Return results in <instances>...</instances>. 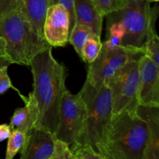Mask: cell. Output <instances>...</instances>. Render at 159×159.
Wrapping results in <instances>:
<instances>
[{"instance_id":"13","label":"cell","mask_w":159,"mask_h":159,"mask_svg":"<svg viewBox=\"0 0 159 159\" xmlns=\"http://www.w3.org/2000/svg\"><path fill=\"white\" fill-rule=\"evenodd\" d=\"M103 17L92 0H75V24L84 25L100 37Z\"/></svg>"},{"instance_id":"28","label":"cell","mask_w":159,"mask_h":159,"mask_svg":"<svg viewBox=\"0 0 159 159\" xmlns=\"http://www.w3.org/2000/svg\"><path fill=\"white\" fill-rule=\"evenodd\" d=\"M12 61H11L6 55L0 56V68L6 66L9 67V65H12Z\"/></svg>"},{"instance_id":"6","label":"cell","mask_w":159,"mask_h":159,"mask_svg":"<svg viewBox=\"0 0 159 159\" xmlns=\"http://www.w3.org/2000/svg\"><path fill=\"white\" fill-rule=\"evenodd\" d=\"M141 52H134L128 61L113 75L108 83L111 93L112 114L123 111H137Z\"/></svg>"},{"instance_id":"10","label":"cell","mask_w":159,"mask_h":159,"mask_svg":"<svg viewBox=\"0 0 159 159\" xmlns=\"http://www.w3.org/2000/svg\"><path fill=\"white\" fill-rule=\"evenodd\" d=\"M70 16L59 3L51 5L43 23V37L52 48L65 47L68 43L70 34Z\"/></svg>"},{"instance_id":"30","label":"cell","mask_w":159,"mask_h":159,"mask_svg":"<svg viewBox=\"0 0 159 159\" xmlns=\"http://www.w3.org/2000/svg\"><path fill=\"white\" fill-rule=\"evenodd\" d=\"M148 1L149 2H158L159 0H148Z\"/></svg>"},{"instance_id":"17","label":"cell","mask_w":159,"mask_h":159,"mask_svg":"<svg viewBox=\"0 0 159 159\" xmlns=\"http://www.w3.org/2000/svg\"><path fill=\"white\" fill-rule=\"evenodd\" d=\"M107 40L102 43V47L108 50L115 49L122 44V40L125 35L124 25L120 21L112 22L107 24Z\"/></svg>"},{"instance_id":"20","label":"cell","mask_w":159,"mask_h":159,"mask_svg":"<svg viewBox=\"0 0 159 159\" xmlns=\"http://www.w3.org/2000/svg\"><path fill=\"white\" fill-rule=\"evenodd\" d=\"M143 54L159 65V38L157 33L151 35L145 42Z\"/></svg>"},{"instance_id":"15","label":"cell","mask_w":159,"mask_h":159,"mask_svg":"<svg viewBox=\"0 0 159 159\" xmlns=\"http://www.w3.org/2000/svg\"><path fill=\"white\" fill-rule=\"evenodd\" d=\"M54 0H20L18 9L26 16L37 34L43 37V28L48 10Z\"/></svg>"},{"instance_id":"4","label":"cell","mask_w":159,"mask_h":159,"mask_svg":"<svg viewBox=\"0 0 159 159\" xmlns=\"http://www.w3.org/2000/svg\"><path fill=\"white\" fill-rule=\"evenodd\" d=\"M150 4L148 0H123L119 9L105 16L107 24L120 21L124 25L125 35L121 46L129 51L143 54L145 42L156 33L157 6L151 8Z\"/></svg>"},{"instance_id":"7","label":"cell","mask_w":159,"mask_h":159,"mask_svg":"<svg viewBox=\"0 0 159 159\" xmlns=\"http://www.w3.org/2000/svg\"><path fill=\"white\" fill-rule=\"evenodd\" d=\"M87 106L80 93L67 89L62 96L56 138L65 141L71 151L84 144Z\"/></svg>"},{"instance_id":"19","label":"cell","mask_w":159,"mask_h":159,"mask_svg":"<svg viewBox=\"0 0 159 159\" xmlns=\"http://www.w3.org/2000/svg\"><path fill=\"white\" fill-rule=\"evenodd\" d=\"M26 134L18 130H12L8 138L6 159H12L23 147Z\"/></svg>"},{"instance_id":"26","label":"cell","mask_w":159,"mask_h":159,"mask_svg":"<svg viewBox=\"0 0 159 159\" xmlns=\"http://www.w3.org/2000/svg\"><path fill=\"white\" fill-rule=\"evenodd\" d=\"M59 3L66 9L70 16V31L75 25V0H54V4Z\"/></svg>"},{"instance_id":"16","label":"cell","mask_w":159,"mask_h":159,"mask_svg":"<svg viewBox=\"0 0 159 159\" xmlns=\"http://www.w3.org/2000/svg\"><path fill=\"white\" fill-rule=\"evenodd\" d=\"M96 34L89 27L80 24H75L70 31L68 42L74 47L76 53L80 57L82 56V50L87 40Z\"/></svg>"},{"instance_id":"9","label":"cell","mask_w":159,"mask_h":159,"mask_svg":"<svg viewBox=\"0 0 159 159\" xmlns=\"http://www.w3.org/2000/svg\"><path fill=\"white\" fill-rule=\"evenodd\" d=\"M139 105L159 107V65L145 54L139 59Z\"/></svg>"},{"instance_id":"22","label":"cell","mask_w":159,"mask_h":159,"mask_svg":"<svg viewBox=\"0 0 159 159\" xmlns=\"http://www.w3.org/2000/svg\"><path fill=\"white\" fill-rule=\"evenodd\" d=\"M104 17L115 12L121 6L123 0H92Z\"/></svg>"},{"instance_id":"18","label":"cell","mask_w":159,"mask_h":159,"mask_svg":"<svg viewBox=\"0 0 159 159\" xmlns=\"http://www.w3.org/2000/svg\"><path fill=\"white\" fill-rule=\"evenodd\" d=\"M102 45L100 37L95 35L90 37L82 48L81 59L88 64L93 62L100 53Z\"/></svg>"},{"instance_id":"2","label":"cell","mask_w":159,"mask_h":159,"mask_svg":"<svg viewBox=\"0 0 159 159\" xmlns=\"http://www.w3.org/2000/svg\"><path fill=\"white\" fill-rule=\"evenodd\" d=\"M147 126L137 111L113 115L106 138L107 159H143Z\"/></svg>"},{"instance_id":"5","label":"cell","mask_w":159,"mask_h":159,"mask_svg":"<svg viewBox=\"0 0 159 159\" xmlns=\"http://www.w3.org/2000/svg\"><path fill=\"white\" fill-rule=\"evenodd\" d=\"M79 93L87 106L84 144H89L102 159H107L106 138L113 116L110 88L105 85L97 89L85 80Z\"/></svg>"},{"instance_id":"8","label":"cell","mask_w":159,"mask_h":159,"mask_svg":"<svg viewBox=\"0 0 159 159\" xmlns=\"http://www.w3.org/2000/svg\"><path fill=\"white\" fill-rule=\"evenodd\" d=\"M134 51L120 46L108 50L102 47L98 57L89 64L86 80L96 88L108 85L110 79L128 61Z\"/></svg>"},{"instance_id":"23","label":"cell","mask_w":159,"mask_h":159,"mask_svg":"<svg viewBox=\"0 0 159 159\" xmlns=\"http://www.w3.org/2000/svg\"><path fill=\"white\" fill-rule=\"evenodd\" d=\"M71 152L74 159H102L99 154H98L89 144H87L79 145Z\"/></svg>"},{"instance_id":"25","label":"cell","mask_w":159,"mask_h":159,"mask_svg":"<svg viewBox=\"0 0 159 159\" xmlns=\"http://www.w3.org/2000/svg\"><path fill=\"white\" fill-rule=\"evenodd\" d=\"M20 6V0H0V20L16 10Z\"/></svg>"},{"instance_id":"24","label":"cell","mask_w":159,"mask_h":159,"mask_svg":"<svg viewBox=\"0 0 159 159\" xmlns=\"http://www.w3.org/2000/svg\"><path fill=\"white\" fill-rule=\"evenodd\" d=\"M9 89H13L15 91H16L21 97V99L23 100L24 103L26 102L27 97H25L24 96H23L20 93V91L16 88H15L12 84L10 78L8 74V66L2 67V68H0V95L5 93Z\"/></svg>"},{"instance_id":"29","label":"cell","mask_w":159,"mask_h":159,"mask_svg":"<svg viewBox=\"0 0 159 159\" xmlns=\"http://www.w3.org/2000/svg\"><path fill=\"white\" fill-rule=\"evenodd\" d=\"M6 55V43L4 40L0 37V56Z\"/></svg>"},{"instance_id":"27","label":"cell","mask_w":159,"mask_h":159,"mask_svg":"<svg viewBox=\"0 0 159 159\" xmlns=\"http://www.w3.org/2000/svg\"><path fill=\"white\" fill-rule=\"evenodd\" d=\"M11 131L12 129L9 124H0V143L8 139Z\"/></svg>"},{"instance_id":"1","label":"cell","mask_w":159,"mask_h":159,"mask_svg":"<svg viewBox=\"0 0 159 159\" xmlns=\"http://www.w3.org/2000/svg\"><path fill=\"white\" fill-rule=\"evenodd\" d=\"M52 48L50 46L37 53L29 66L34 78L32 93L40 112L35 127L48 130L55 135L62 96L67 89V68L54 58Z\"/></svg>"},{"instance_id":"14","label":"cell","mask_w":159,"mask_h":159,"mask_svg":"<svg viewBox=\"0 0 159 159\" xmlns=\"http://www.w3.org/2000/svg\"><path fill=\"white\" fill-rule=\"evenodd\" d=\"M39 107L34 94L31 92L25 102L24 107L17 108L10 120L12 130H18L27 134L35 127L39 118Z\"/></svg>"},{"instance_id":"12","label":"cell","mask_w":159,"mask_h":159,"mask_svg":"<svg viewBox=\"0 0 159 159\" xmlns=\"http://www.w3.org/2000/svg\"><path fill=\"white\" fill-rule=\"evenodd\" d=\"M137 113L147 126L148 138L143 159H159V107L139 105Z\"/></svg>"},{"instance_id":"3","label":"cell","mask_w":159,"mask_h":159,"mask_svg":"<svg viewBox=\"0 0 159 159\" xmlns=\"http://www.w3.org/2000/svg\"><path fill=\"white\" fill-rule=\"evenodd\" d=\"M0 37L6 43V54L12 64L29 66L37 53L51 46L19 9L0 20Z\"/></svg>"},{"instance_id":"21","label":"cell","mask_w":159,"mask_h":159,"mask_svg":"<svg viewBox=\"0 0 159 159\" xmlns=\"http://www.w3.org/2000/svg\"><path fill=\"white\" fill-rule=\"evenodd\" d=\"M50 159H74L69 145L65 141L55 138L54 152Z\"/></svg>"},{"instance_id":"11","label":"cell","mask_w":159,"mask_h":159,"mask_svg":"<svg viewBox=\"0 0 159 159\" xmlns=\"http://www.w3.org/2000/svg\"><path fill=\"white\" fill-rule=\"evenodd\" d=\"M56 136L40 127H34L26 134L20 149L21 159H50L54 152Z\"/></svg>"}]
</instances>
